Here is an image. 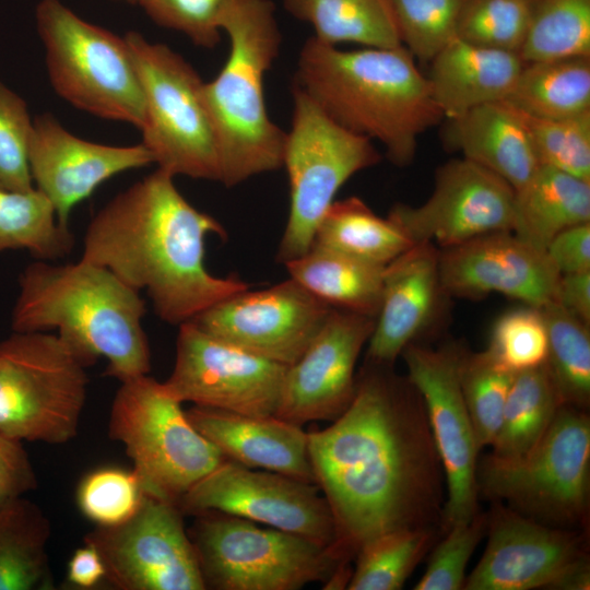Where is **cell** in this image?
Masks as SVG:
<instances>
[{
	"instance_id": "obj_1",
	"label": "cell",
	"mask_w": 590,
	"mask_h": 590,
	"mask_svg": "<svg viewBox=\"0 0 590 590\" xmlns=\"http://www.w3.org/2000/svg\"><path fill=\"white\" fill-rule=\"evenodd\" d=\"M315 483L355 557L384 533L433 527L441 517V464L423 400L409 381L365 359L347 409L308 433Z\"/></svg>"
},
{
	"instance_id": "obj_2",
	"label": "cell",
	"mask_w": 590,
	"mask_h": 590,
	"mask_svg": "<svg viewBox=\"0 0 590 590\" xmlns=\"http://www.w3.org/2000/svg\"><path fill=\"white\" fill-rule=\"evenodd\" d=\"M222 224L179 192L174 176L156 168L110 199L91 220L82 259L103 266L149 295L163 321L180 326L250 285L215 276L204 264L209 235Z\"/></svg>"
},
{
	"instance_id": "obj_3",
	"label": "cell",
	"mask_w": 590,
	"mask_h": 590,
	"mask_svg": "<svg viewBox=\"0 0 590 590\" xmlns=\"http://www.w3.org/2000/svg\"><path fill=\"white\" fill-rule=\"evenodd\" d=\"M294 84L335 122L379 142L400 167L413 162L420 135L444 118L404 46L341 50L312 36L299 52Z\"/></svg>"
},
{
	"instance_id": "obj_4",
	"label": "cell",
	"mask_w": 590,
	"mask_h": 590,
	"mask_svg": "<svg viewBox=\"0 0 590 590\" xmlns=\"http://www.w3.org/2000/svg\"><path fill=\"white\" fill-rule=\"evenodd\" d=\"M145 311L140 292L103 266L36 260L19 278L11 326L14 332L56 330L86 367L103 357L105 375L122 382L151 370Z\"/></svg>"
},
{
	"instance_id": "obj_5",
	"label": "cell",
	"mask_w": 590,
	"mask_h": 590,
	"mask_svg": "<svg viewBox=\"0 0 590 590\" xmlns=\"http://www.w3.org/2000/svg\"><path fill=\"white\" fill-rule=\"evenodd\" d=\"M223 31L229 54L202 86V97L216 141L220 182L234 187L283 167L285 132L268 115L264 75L276 59L281 33L271 0H240Z\"/></svg>"
},
{
	"instance_id": "obj_6",
	"label": "cell",
	"mask_w": 590,
	"mask_h": 590,
	"mask_svg": "<svg viewBox=\"0 0 590 590\" xmlns=\"http://www.w3.org/2000/svg\"><path fill=\"white\" fill-rule=\"evenodd\" d=\"M479 492L544 524L585 530L590 503V418L562 404L540 441L516 459L485 457Z\"/></svg>"
},
{
	"instance_id": "obj_7",
	"label": "cell",
	"mask_w": 590,
	"mask_h": 590,
	"mask_svg": "<svg viewBox=\"0 0 590 590\" xmlns=\"http://www.w3.org/2000/svg\"><path fill=\"white\" fill-rule=\"evenodd\" d=\"M108 435L123 446L144 493L177 505L226 460L190 423L165 382L148 375L121 382L110 408Z\"/></svg>"
},
{
	"instance_id": "obj_8",
	"label": "cell",
	"mask_w": 590,
	"mask_h": 590,
	"mask_svg": "<svg viewBox=\"0 0 590 590\" xmlns=\"http://www.w3.org/2000/svg\"><path fill=\"white\" fill-rule=\"evenodd\" d=\"M188 534L205 589L297 590L326 582L352 559L337 544L326 546L219 511L196 515Z\"/></svg>"
},
{
	"instance_id": "obj_9",
	"label": "cell",
	"mask_w": 590,
	"mask_h": 590,
	"mask_svg": "<svg viewBox=\"0 0 590 590\" xmlns=\"http://www.w3.org/2000/svg\"><path fill=\"white\" fill-rule=\"evenodd\" d=\"M35 16L56 93L91 115L141 130L144 97L126 38L84 21L60 0H40Z\"/></svg>"
},
{
	"instance_id": "obj_10",
	"label": "cell",
	"mask_w": 590,
	"mask_h": 590,
	"mask_svg": "<svg viewBox=\"0 0 590 590\" xmlns=\"http://www.w3.org/2000/svg\"><path fill=\"white\" fill-rule=\"evenodd\" d=\"M86 368L57 333L13 331L0 342V430L21 441L73 439L86 402Z\"/></svg>"
},
{
	"instance_id": "obj_11",
	"label": "cell",
	"mask_w": 590,
	"mask_h": 590,
	"mask_svg": "<svg viewBox=\"0 0 590 590\" xmlns=\"http://www.w3.org/2000/svg\"><path fill=\"white\" fill-rule=\"evenodd\" d=\"M293 116L285 133L283 166L290 182V212L276 259L285 263L307 252L339 189L381 155L374 142L330 118L293 84Z\"/></svg>"
},
{
	"instance_id": "obj_12",
	"label": "cell",
	"mask_w": 590,
	"mask_h": 590,
	"mask_svg": "<svg viewBox=\"0 0 590 590\" xmlns=\"http://www.w3.org/2000/svg\"><path fill=\"white\" fill-rule=\"evenodd\" d=\"M144 97L142 143L157 168L172 176L220 181L214 131L203 103V81L176 51L140 33L125 35Z\"/></svg>"
},
{
	"instance_id": "obj_13",
	"label": "cell",
	"mask_w": 590,
	"mask_h": 590,
	"mask_svg": "<svg viewBox=\"0 0 590 590\" xmlns=\"http://www.w3.org/2000/svg\"><path fill=\"white\" fill-rule=\"evenodd\" d=\"M465 351L456 342L437 349L412 343L401 354L406 377L423 400L447 484L439 522L442 532L470 521L479 512L477 456L481 449L460 385Z\"/></svg>"
},
{
	"instance_id": "obj_14",
	"label": "cell",
	"mask_w": 590,
	"mask_h": 590,
	"mask_svg": "<svg viewBox=\"0 0 590 590\" xmlns=\"http://www.w3.org/2000/svg\"><path fill=\"white\" fill-rule=\"evenodd\" d=\"M488 541L464 590H586L590 566L586 534L541 523L510 507L487 514Z\"/></svg>"
},
{
	"instance_id": "obj_15",
	"label": "cell",
	"mask_w": 590,
	"mask_h": 590,
	"mask_svg": "<svg viewBox=\"0 0 590 590\" xmlns=\"http://www.w3.org/2000/svg\"><path fill=\"white\" fill-rule=\"evenodd\" d=\"M99 553L105 581L120 590H204L198 558L177 504L144 496L128 520L84 536Z\"/></svg>"
},
{
	"instance_id": "obj_16",
	"label": "cell",
	"mask_w": 590,
	"mask_h": 590,
	"mask_svg": "<svg viewBox=\"0 0 590 590\" xmlns=\"http://www.w3.org/2000/svg\"><path fill=\"white\" fill-rule=\"evenodd\" d=\"M184 515L219 511L326 546L337 542L330 507L316 484L225 460L178 502Z\"/></svg>"
},
{
	"instance_id": "obj_17",
	"label": "cell",
	"mask_w": 590,
	"mask_h": 590,
	"mask_svg": "<svg viewBox=\"0 0 590 590\" xmlns=\"http://www.w3.org/2000/svg\"><path fill=\"white\" fill-rule=\"evenodd\" d=\"M178 327L174 368L164 382L181 403L275 414L288 366L217 339L192 321Z\"/></svg>"
},
{
	"instance_id": "obj_18",
	"label": "cell",
	"mask_w": 590,
	"mask_h": 590,
	"mask_svg": "<svg viewBox=\"0 0 590 590\" xmlns=\"http://www.w3.org/2000/svg\"><path fill=\"white\" fill-rule=\"evenodd\" d=\"M515 189L505 179L464 157L451 158L435 173L434 189L420 205L394 204L391 219L413 244L441 248L512 229Z\"/></svg>"
},
{
	"instance_id": "obj_19",
	"label": "cell",
	"mask_w": 590,
	"mask_h": 590,
	"mask_svg": "<svg viewBox=\"0 0 590 590\" xmlns=\"http://www.w3.org/2000/svg\"><path fill=\"white\" fill-rule=\"evenodd\" d=\"M332 309L290 278L264 290L228 296L191 321L217 339L290 366Z\"/></svg>"
},
{
	"instance_id": "obj_20",
	"label": "cell",
	"mask_w": 590,
	"mask_h": 590,
	"mask_svg": "<svg viewBox=\"0 0 590 590\" xmlns=\"http://www.w3.org/2000/svg\"><path fill=\"white\" fill-rule=\"evenodd\" d=\"M374 326L375 317L333 308L287 367L274 416L299 426L338 418L354 397L356 362Z\"/></svg>"
},
{
	"instance_id": "obj_21",
	"label": "cell",
	"mask_w": 590,
	"mask_h": 590,
	"mask_svg": "<svg viewBox=\"0 0 590 590\" xmlns=\"http://www.w3.org/2000/svg\"><path fill=\"white\" fill-rule=\"evenodd\" d=\"M439 273L449 297L480 299L498 293L535 308L556 302L560 278L545 251L510 231L442 248Z\"/></svg>"
},
{
	"instance_id": "obj_22",
	"label": "cell",
	"mask_w": 590,
	"mask_h": 590,
	"mask_svg": "<svg viewBox=\"0 0 590 590\" xmlns=\"http://www.w3.org/2000/svg\"><path fill=\"white\" fill-rule=\"evenodd\" d=\"M27 158L35 188L51 201L58 222L66 226L71 210L101 184L153 163L142 142L123 146L91 142L69 132L48 113L33 119Z\"/></svg>"
},
{
	"instance_id": "obj_23",
	"label": "cell",
	"mask_w": 590,
	"mask_h": 590,
	"mask_svg": "<svg viewBox=\"0 0 590 590\" xmlns=\"http://www.w3.org/2000/svg\"><path fill=\"white\" fill-rule=\"evenodd\" d=\"M450 298L439 273V250L417 243L385 267L380 307L366 359L393 365L403 350L434 332Z\"/></svg>"
},
{
	"instance_id": "obj_24",
	"label": "cell",
	"mask_w": 590,
	"mask_h": 590,
	"mask_svg": "<svg viewBox=\"0 0 590 590\" xmlns=\"http://www.w3.org/2000/svg\"><path fill=\"white\" fill-rule=\"evenodd\" d=\"M186 414L226 460L316 484L308 433L303 426L274 415H246L199 405Z\"/></svg>"
},
{
	"instance_id": "obj_25",
	"label": "cell",
	"mask_w": 590,
	"mask_h": 590,
	"mask_svg": "<svg viewBox=\"0 0 590 590\" xmlns=\"http://www.w3.org/2000/svg\"><path fill=\"white\" fill-rule=\"evenodd\" d=\"M427 76L435 103L451 119L488 103L505 101L523 61L516 52L453 38L430 61Z\"/></svg>"
},
{
	"instance_id": "obj_26",
	"label": "cell",
	"mask_w": 590,
	"mask_h": 590,
	"mask_svg": "<svg viewBox=\"0 0 590 590\" xmlns=\"http://www.w3.org/2000/svg\"><path fill=\"white\" fill-rule=\"evenodd\" d=\"M445 144L495 173L515 190L540 166L520 115L506 101L448 119Z\"/></svg>"
},
{
	"instance_id": "obj_27",
	"label": "cell",
	"mask_w": 590,
	"mask_h": 590,
	"mask_svg": "<svg viewBox=\"0 0 590 590\" xmlns=\"http://www.w3.org/2000/svg\"><path fill=\"white\" fill-rule=\"evenodd\" d=\"M590 222V181L562 170L539 166L515 190L511 232L545 251L560 232Z\"/></svg>"
},
{
	"instance_id": "obj_28",
	"label": "cell",
	"mask_w": 590,
	"mask_h": 590,
	"mask_svg": "<svg viewBox=\"0 0 590 590\" xmlns=\"http://www.w3.org/2000/svg\"><path fill=\"white\" fill-rule=\"evenodd\" d=\"M284 266L290 278L331 307L376 318L386 266L318 246Z\"/></svg>"
},
{
	"instance_id": "obj_29",
	"label": "cell",
	"mask_w": 590,
	"mask_h": 590,
	"mask_svg": "<svg viewBox=\"0 0 590 590\" xmlns=\"http://www.w3.org/2000/svg\"><path fill=\"white\" fill-rule=\"evenodd\" d=\"M50 533L48 517L23 496L0 509V590L55 589L47 553Z\"/></svg>"
},
{
	"instance_id": "obj_30",
	"label": "cell",
	"mask_w": 590,
	"mask_h": 590,
	"mask_svg": "<svg viewBox=\"0 0 590 590\" xmlns=\"http://www.w3.org/2000/svg\"><path fill=\"white\" fill-rule=\"evenodd\" d=\"M413 245L391 219L379 216L358 197L334 200L311 244L377 266H387Z\"/></svg>"
},
{
	"instance_id": "obj_31",
	"label": "cell",
	"mask_w": 590,
	"mask_h": 590,
	"mask_svg": "<svg viewBox=\"0 0 590 590\" xmlns=\"http://www.w3.org/2000/svg\"><path fill=\"white\" fill-rule=\"evenodd\" d=\"M296 19L309 23L319 42L368 48L403 46L389 0H282Z\"/></svg>"
},
{
	"instance_id": "obj_32",
	"label": "cell",
	"mask_w": 590,
	"mask_h": 590,
	"mask_svg": "<svg viewBox=\"0 0 590 590\" xmlns=\"http://www.w3.org/2000/svg\"><path fill=\"white\" fill-rule=\"evenodd\" d=\"M505 101L539 118H566L590 111V57L523 62Z\"/></svg>"
},
{
	"instance_id": "obj_33",
	"label": "cell",
	"mask_w": 590,
	"mask_h": 590,
	"mask_svg": "<svg viewBox=\"0 0 590 590\" xmlns=\"http://www.w3.org/2000/svg\"><path fill=\"white\" fill-rule=\"evenodd\" d=\"M562 404L545 363L517 373L491 455L516 459L528 453L543 437Z\"/></svg>"
},
{
	"instance_id": "obj_34",
	"label": "cell",
	"mask_w": 590,
	"mask_h": 590,
	"mask_svg": "<svg viewBox=\"0 0 590 590\" xmlns=\"http://www.w3.org/2000/svg\"><path fill=\"white\" fill-rule=\"evenodd\" d=\"M74 244L69 226L58 222L42 191L0 188V252L25 249L37 260L52 261L69 255Z\"/></svg>"
},
{
	"instance_id": "obj_35",
	"label": "cell",
	"mask_w": 590,
	"mask_h": 590,
	"mask_svg": "<svg viewBox=\"0 0 590 590\" xmlns=\"http://www.w3.org/2000/svg\"><path fill=\"white\" fill-rule=\"evenodd\" d=\"M547 332L545 365L563 404L590 403V328L556 302L540 308Z\"/></svg>"
},
{
	"instance_id": "obj_36",
	"label": "cell",
	"mask_w": 590,
	"mask_h": 590,
	"mask_svg": "<svg viewBox=\"0 0 590 590\" xmlns=\"http://www.w3.org/2000/svg\"><path fill=\"white\" fill-rule=\"evenodd\" d=\"M523 62L590 57V0H527Z\"/></svg>"
},
{
	"instance_id": "obj_37",
	"label": "cell",
	"mask_w": 590,
	"mask_h": 590,
	"mask_svg": "<svg viewBox=\"0 0 590 590\" xmlns=\"http://www.w3.org/2000/svg\"><path fill=\"white\" fill-rule=\"evenodd\" d=\"M434 527L400 529L363 544L347 589L399 590L435 540Z\"/></svg>"
},
{
	"instance_id": "obj_38",
	"label": "cell",
	"mask_w": 590,
	"mask_h": 590,
	"mask_svg": "<svg viewBox=\"0 0 590 590\" xmlns=\"http://www.w3.org/2000/svg\"><path fill=\"white\" fill-rule=\"evenodd\" d=\"M515 375L502 367L486 350L465 351L463 355L460 385L480 449L491 446L498 433Z\"/></svg>"
},
{
	"instance_id": "obj_39",
	"label": "cell",
	"mask_w": 590,
	"mask_h": 590,
	"mask_svg": "<svg viewBox=\"0 0 590 590\" xmlns=\"http://www.w3.org/2000/svg\"><path fill=\"white\" fill-rule=\"evenodd\" d=\"M517 111L540 166L590 181V111L566 118H539Z\"/></svg>"
},
{
	"instance_id": "obj_40",
	"label": "cell",
	"mask_w": 590,
	"mask_h": 590,
	"mask_svg": "<svg viewBox=\"0 0 590 590\" xmlns=\"http://www.w3.org/2000/svg\"><path fill=\"white\" fill-rule=\"evenodd\" d=\"M528 22L527 0H463L457 37L476 46L519 55Z\"/></svg>"
},
{
	"instance_id": "obj_41",
	"label": "cell",
	"mask_w": 590,
	"mask_h": 590,
	"mask_svg": "<svg viewBox=\"0 0 590 590\" xmlns=\"http://www.w3.org/2000/svg\"><path fill=\"white\" fill-rule=\"evenodd\" d=\"M402 45L415 58L430 61L457 37L463 0H389Z\"/></svg>"
},
{
	"instance_id": "obj_42",
	"label": "cell",
	"mask_w": 590,
	"mask_h": 590,
	"mask_svg": "<svg viewBox=\"0 0 590 590\" xmlns=\"http://www.w3.org/2000/svg\"><path fill=\"white\" fill-rule=\"evenodd\" d=\"M486 351L514 374L543 365L547 332L541 309L524 305L503 314L493 327Z\"/></svg>"
},
{
	"instance_id": "obj_43",
	"label": "cell",
	"mask_w": 590,
	"mask_h": 590,
	"mask_svg": "<svg viewBox=\"0 0 590 590\" xmlns=\"http://www.w3.org/2000/svg\"><path fill=\"white\" fill-rule=\"evenodd\" d=\"M144 496L133 471L102 468L81 480L76 503L84 517L96 526L111 527L132 517Z\"/></svg>"
},
{
	"instance_id": "obj_44",
	"label": "cell",
	"mask_w": 590,
	"mask_h": 590,
	"mask_svg": "<svg viewBox=\"0 0 590 590\" xmlns=\"http://www.w3.org/2000/svg\"><path fill=\"white\" fill-rule=\"evenodd\" d=\"M32 128L25 101L0 82V188L12 191L35 188L27 158Z\"/></svg>"
},
{
	"instance_id": "obj_45",
	"label": "cell",
	"mask_w": 590,
	"mask_h": 590,
	"mask_svg": "<svg viewBox=\"0 0 590 590\" xmlns=\"http://www.w3.org/2000/svg\"><path fill=\"white\" fill-rule=\"evenodd\" d=\"M240 0H140L158 25L185 34L194 45L214 48L223 24Z\"/></svg>"
},
{
	"instance_id": "obj_46",
	"label": "cell",
	"mask_w": 590,
	"mask_h": 590,
	"mask_svg": "<svg viewBox=\"0 0 590 590\" xmlns=\"http://www.w3.org/2000/svg\"><path fill=\"white\" fill-rule=\"evenodd\" d=\"M486 531L487 514L480 511L470 521L445 531L444 540L433 550L425 573L413 589H463L467 565Z\"/></svg>"
},
{
	"instance_id": "obj_47",
	"label": "cell",
	"mask_w": 590,
	"mask_h": 590,
	"mask_svg": "<svg viewBox=\"0 0 590 590\" xmlns=\"http://www.w3.org/2000/svg\"><path fill=\"white\" fill-rule=\"evenodd\" d=\"M37 487V477L21 440L0 430V509Z\"/></svg>"
},
{
	"instance_id": "obj_48",
	"label": "cell",
	"mask_w": 590,
	"mask_h": 590,
	"mask_svg": "<svg viewBox=\"0 0 590 590\" xmlns=\"http://www.w3.org/2000/svg\"><path fill=\"white\" fill-rule=\"evenodd\" d=\"M545 253L559 274L590 271V222L557 234Z\"/></svg>"
},
{
	"instance_id": "obj_49",
	"label": "cell",
	"mask_w": 590,
	"mask_h": 590,
	"mask_svg": "<svg viewBox=\"0 0 590 590\" xmlns=\"http://www.w3.org/2000/svg\"><path fill=\"white\" fill-rule=\"evenodd\" d=\"M556 303L590 324V271L560 274Z\"/></svg>"
},
{
	"instance_id": "obj_50",
	"label": "cell",
	"mask_w": 590,
	"mask_h": 590,
	"mask_svg": "<svg viewBox=\"0 0 590 590\" xmlns=\"http://www.w3.org/2000/svg\"><path fill=\"white\" fill-rule=\"evenodd\" d=\"M106 569L97 550L87 543L75 550L68 563V581L79 589H93L105 581Z\"/></svg>"
},
{
	"instance_id": "obj_51",
	"label": "cell",
	"mask_w": 590,
	"mask_h": 590,
	"mask_svg": "<svg viewBox=\"0 0 590 590\" xmlns=\"http://www.w3.org/2000/svg\"><path fill=\"white\" fill-rule=\"evenodd\" d=\"M120 1H127V2H130V3H139L140 0H120Z\"/></svg>"
}]
</instances>
